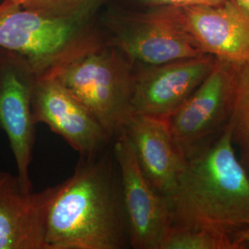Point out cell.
<instances>
[{
	"label": "cell",
	"instance_id": "cell-6",
	"mask_svg": "<svg viewBox=\"0 0 249 249\" xmlns=\"http://www.w3.org/2000/svg\"><path fill=\"white\" fill-rule=\"evenodd\" d=\"M146 14L176 27L203 53L235 65L249 58V15L233 0L156 8Z\"/></svg>",
	"mask_w": 249,
	"mask_h": 249
},
{
	"label": "cell",
	"instance_id": "cell-12",
	"mask_svg": "<svg viewBox=\"0 0 249 249\" xmlns=\"http://www.w3.org/2000/svg\"><path fill=\"white\" fill-rule=\"evenodd\" d=\"M0 249H45L41 195L0 172Z\"/></svg>",
	"mask_w": 249,
	"mask_h": 249
},
{
	"label": "cell",
	"instance_id": "cell-10",
	"mask_svg": "<svg viewBox=\"0 0 249 249\" xmlns=\"http://www.w3.org/2000/svg\"><path fill=\"white\" fill-rule=\"evenodd\" d=\"M215 60L204 53L160 65L134 67L132 114L169 116L206 79Z\"/></svg>",
	"mask_w": 249,
	"mask_h": 249
},
{
	"label": "cell",
	"instance_id": "cell-11",
	"mask_svg": "<svg viewBox=\"0 0 249 249\" xmlns=\"http://www.w3.org/2000/svg\"><path fill=\"white\" fill-rule=\"evenodd\" d=\"M122 130L132 144L145 176L167 200L187 160L174 141L166 118L132 114Z\"/></svg>",
	"mask_w": 249,
	"mask_h": 249
},
{
	"label": "cell",
	"instance_id": "cell-15",
	"mask_svg": "<svg viewBox=\"0 0 249 249\" xmlns=\"http://www.w3.org/2000/svg\"><path fill=\"white\" fill-rule=\"evenodd\" d=\"M230 123L234 144L249 143V58L235 65V88Z\"/></svg>",
	"mask_w": 249,
	"mask_h": 249
},
{
	"label": "cell",
	"instance_id": "cell-9",
	"mask_svg": "<svg viewBox=\"0 0 249 249\" xmlns=\"http://www.w3.org/2000/svg\"><path fill=\"white\" fill-rule=\"evenodd\" d=\"M33 113L36 124H47L80 157L95 155L114 141L96 117L53 77L36 80Z\"/></svg>",
	"mask_w": 249,
	"mask_h": 249
},
{
	"label": "cell",
	"instance_id": "cell-1",
	"mask_svg": "<svg viewBox=\"0 0 249 249\" xmlns=\"http://www.w3.org/2000/svg\"><path fill=\"white\" fill-rule=\"evenodd\" d=\"M40 195L45 249L130 247L113 143L95 155L80 157L71 178Z\"/></svg>",
	"mask_w": 249,
	"mask_h": 249
},
{
	"label": "cell",
	"instance_id": "cell-7",
	"mask_svg": "<svg viewBox=\"0 0 249 249\" xmlns=\"http://www.w3.org/2000/svg\"><path fill=\"white\" fill-rule=\"evenodd\" d=\"M113 150L119 170L130 248L160 249L171 226L168 202L145 176L123 130L115 136Z\"/></svg>",
	"mask_w": 249,
	"mask_h": 249
},
{
	"label": "cell",
	"instance_id": "cell-19",
	"mask_svg": "<svg viewBox=\"0 0 249 249\" xmlns=\"http://www.w3.org/2000/svg\"><path fill=\"white\" fill-rule=\"evenodd\" d=\"M242 155H241V163L244 169L247 173V176L249 179V143L241 147Z\"/></svg>",
	"mask_w": 249,
	"mask_h": 249
},
{
	"label": "cell",
	"instance_id": "cell-14",
	"mask_svg": "<svg viewBox=\"0 0 249 249\" xmlns=\"http://www.w3.org/2000/svg\"><path fill=\"white\" fill-rule=\"evenodd\" d=\"M160 249H238L233 237L196 228L171 227Z\"/></svg>",
	"mask_w": 249,
	"mask_h": 249
},
{
	"label": "cell",
	"instance_id": "cell-4",
	"mask_svg": "<svg viewBox=\"0 0 249 249\" xmlns=\"http://www.w3.org/2000/svg\"><path fill=\"white\" fill-rule=\"evenodd\" d=\"M100 41L80 34L76 21L45 17L18 4H0V48L18 53L38 79L53 77L65 63Z\"/></svg>",
	"mask_w": 249,
	"mask_h": 249
},
{
	"label": "cell",
	"instance_id": "cell-8",
	"mask_svg": "<svg viewBox=\"0 0 249 249\" xmlns=\"http://www.w3.org/2000/svg\"><path fill=\"white\" fill-rule=\"evenodd\" d=\"M37 76L20 54L0 48V127L9 140L22 188L33 191L29 168L36 142L33 96Z\"/></svg>",
	"mask_w": 249,
	"mask_h": 249
},
{
	"label": "cell",
	"instance_id": "cell-18",
	"mask_svg": "<svg viewBox=\"0 0 249 249\" xmlns=\"http://www.w3.org/2000/svg\"><path fill=\"white\" fill-rule=\"evenodd\" d=\"M234 241L236 243L237 249H249V223L244 229L235 234Z\"/></svg>",
	"mask_w": 249,
	"mask_h": 249
},
{
	"label": "cell",
	"instance_id": "cell-13",
	"mask_svg": "<svg viewBox=\"0 0 249 249\" xmlns=\"http://www.w3.org/2000/svg\"><path fill=\"white\" fill-rule=\"evenodd\" d=\"M136 19L138 24L120 31L109 43L132 62L160 65L204 54L169 23L146 13Z\"/></svg>",
	"mask_w": 249,
	"mask_h": 249
},
{
	"label": "cell",
	"instance_id": "cell-20",
	"mask_svg": "<svg viewBox=\"0 0 249 249\" xmlns=\"http://www.w3.org/2000/svg\"><path fill=\"white\" fill-rule=\"evenodd\" d=\"M241 9L249 15V0H233Z\"/></svg>",
	"mask_w": 249,
	"mask_h": 249
},
{
	"label": "cell",
	"instance_id": "cell-2",
	"mask_svg": "<svg viewBox=\"0 0 249 249\" xmlns=\"http://www.w3.org/2000/svg\"><path fill=\"white\" fill-rule=\"evenodd\" d=\"M231 123L186 160L167 198L171 227L196 228L233 237L249 223V179L234 148Z\"/></svg>",
	"mask_w": 249,
	"mask_h": 249
},
{
	"label": "cell",
	"instance_id": "cell-3",
	"mask_svg": "<svg viewBox=\"0 0 249 249\" xmlns=\"http://www.w3.org/2000/svg\"><path fill=\"white\" fill-rule=\"evenodd\" d=\"M134 63L115 46L99 45L77 54L53 78L115 138L132 115Z\"/></svg>",
	"mask_w": 249,
	"mask_h": 249
},
{
	"label": "cell",
	"instance_id": "cell-17",
	"mask_svg": "<svg viewBox=\"0 0 249 249\" xmlns=\"http://www.w3.org/2000/svg\"><path fill=\"white\" fill-rule=\"evenodd\" d=\"M143 2L154 9L163 7H179L194 4H220L225 0H142Z\"/></svg>",
	"mask_w": 249,
	"mask_h": 249
},
{
	"label": "cell",
	"instance_id": "cell-16",
	"mask_svg": "<svg viewBox=\"0 0 249 249\" xmlns=\"http://www.w3.org/2000/svg\"><path fill=\"white\" fill-rule=\"evenodd\" d=\"M45 17L78 21L94 0H10Z\"/></svg>",
	"mask_w": 249,
	"mask_h": 249
},
{
	"label": "cell",
	"instance_id": "cell-5",
	"mask_svg": "<svg viewBox=\"0 0 249 249\" xmlns=\"http://www.w3.org/2000/svg\"><path fill=\"white\" fill-rule=\"evenodd\" d=\"M235 88V64L217 59L201 84L165 117L186 160L215 142L230 123Z\"/></svg>",
	"mask_w": 249,
	"mask_h": 249
}]
</instances>
